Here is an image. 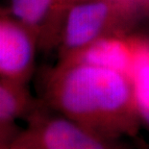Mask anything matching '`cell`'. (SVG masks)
I'll return each mask as SVG.
<instances>
[{"mask_svg":"<svg viewBox=\"0 0 149 149\" xmlns=\"http://www.w3.org/2000/svg\"><path fill=\"white\" fill-rule=\"evenodd\" d=\"M46 106L106 138H136L141 126L128 75L83 63L60 61L45 79Z\"/></svg>","mask_w":149,"mask_h":149,"instance_id":"cell-1","label":"cell"},{"mask_svg":"<svg viewBox=\"0 0 149 149\" xmlns=\"http://www.w3.org/2000/svg\"><path fill=\"white\" fill-rule=\"evenodd\" d=\"M132 4L121 0H80L69 5L59 40L60 59L116 32L126 22Z\"/></svg>","mask_w":149,"mask_h":149,"instance_id":"cell-2","label":"cell"},{"mask_svg":"<svg viewBox=\"0 0 149 149\" xmlns=\"http://www.w3.org/2000/svg\"><path fill=\"white\" fill-rule=\"evenodd\" d=\"M12 142L27 149H125L121 141L101 136L54 112L37 109Z\"/></svg>","mask_w":149,"mask_h":149,"instance_id":"cell-3","label":"cell"},{"mask_svg":"<svg viewBox=\"0 0 149 149\" xmlns=\"http://www.w3.org/2000/svg\"><path fill=\"white\" fill-rule=\"evenodd\" d=\"M68 0H9L5 14L33 36L39 49L58 46Z\"/></svg>","mask_w":149,"mask_h":149,"instance_id":"cell-4","label":"cell"},{"mask_svg":"<svg viewBox=\"0 0 149 149\" xmlns=\"http://www.w3.org/2000/svg\"><path fill=\"white\" fill-rule=\"evenodd\" d=\"M38 49L32 35L14 18L0 13V78L27 85Z\"/></svg>","mask_w":149,"mask_h":149,"instance_id":"cell-5","label":"cell"},{"mask_svg":"<svg viewBox=\"0 0 149 149\" xmlns=\"http://www.w3.org/2000/svg\"><path fill=\"white\" fill-rule=\"evenodd\" d=\"M60 61L100 66L122 72L130 77L134 61L133 38L122 37L119 34L111 35Z\"/></svg>","mask_w":149,"mask_h":149,"instance_id":"cell-6","label":"cell"},{"mask_svg":"<svg viewBox=\"0 0 149 149\" xmlns=\"http://www.w3.org/2000/svg\"><path fill=\"white\" fill-rule=\"evenodd\" d=\"M39 108L26 84L0 78V124H15V120L28 118Z\"/></svg>","mask_w":149,"mask_h":149,"instance_id":"cell-7","label":"cell"},{"mask_svg":"<svg viewBox=\"0 0 149 149\" xmlns=\"http://www.w3.org/2000/svg\"><path fill=\"white\" fill-rule=\"evenodd\" d=\"M134 61L130 73L141 123L149 128V42L133 38Z\"/></svg>","mask_w":149,"mask_h":149,"instance_id":"cell-8","label":"cell"},{"mask_svg":"<svg viewBox=\"0 0 149 149\" xmlns=\"http://www.w3.org/2000/svg\"><path fill=\"white\" fill-rule=\"evenodd\" d=\"M18 132L15 124H0V146L11 143Z\"/></svg>","mask_w":149,"mask_h":149,"instance_id":"cell-9","label":"cell"},{"mask_svg":"<svg viewBox=\"0 0 149 149\" xmlns=\"http://www.w3.org/2000/svg\"><path fill=\"white\" fill-rule=\"evenodd\" d=\"M0 149H27V148H23L21 146H18V145H15V144L13 143V142H11V143L1 145V146H0Z\"/></svg>","mask_w":149,"mask_h":149,"instance_id":"cell-10","label":"cell"},{"mask_svg":"<svg viewBox=\"0 0 149 149\" xmlns=\"http://www.w3.org/2000/svg\"><path fill=\"white\" fill-rule=\"evenodd\" d=\"M121 1H124V2H127V3H130V4H134L135 1H137V0H121Z\"/></svg>","mask_w":149,"mask_h":149,"instance_id":"cell-11","label":"cell"},{"mask_svg":"<svg viewBox=\"0 0 149 149\" xmlns=\"http://www.w3.org/2000/svg\"><path fill=\"white\" fill-rule=\"evenodd\" d=\"M69 4H72V3H74V2H77V1H80V0H68Z\"/></svg>","mask_w":149,"mask_h":149,"instance_id":"cell-12","label":"cell"},{"mask_svg":"<svg viewBox=\"0 0 149 149\" xmlns=\"http://www.w3.org/2000/svg\"><path fill=\"white\" fill-rule=\"evenodd\" d=\"M143 147H144V149H149V146H148V145H143Z\"/></svg>","mask_w":149,"mask_h":149,"instance_id":"cell-13","label":"cell"}]
</instances>
